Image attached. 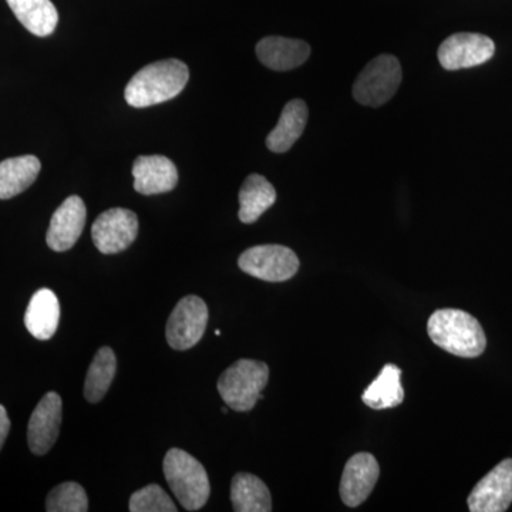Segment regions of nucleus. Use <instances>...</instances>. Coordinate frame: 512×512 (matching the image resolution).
Instances as JSON below:
<instances>
[{"instance_id": "1", "label": "nucleus", "mask_w": 512, "mask_h": 512, "mask_svg": "<svg viewBox=\"0 0 512 512\" xmlns=\"http://www.w3.org/2000/svg\"><path fill=\"white\" fill-rule=\"evenodd\" d=\"M190 79V70L181 60L151 63L134 74L127 84L126 101L131 107L144 109L177 97Z\"/></svg>"}, {"instance_id": "2", "label": "nucleus", "mask_w": 512, "mask_h": 512, "mask_svg": "<svg viewBox=\"0 0 512 512\" xmlns=\"http://www.w3.org/2000/svg\"><path fill=\"white\" fill-rule=\"evenodd\" d=\"M430 339L451 355L473 359L483 355L487 338L480 322L470 313L458 309H440L427 323Z\"/></svg>"}, {"instance_id": "3", "label": "nucleus", "mask_w": 512, "mask_h": 512, "mask_svg": "<svg viewBox=\"0 0 512 512\" xmlns=\"http://www.w3.org/2000/svg\"><path fill=\"white\" fill-rule=\"evenodd\" d=\"M163 470L165 480L184 510L198 511L207 504L210 478L197 458L180 448H171L165 454Z\"/></svg>"}, {"instance_id": "4", "label": "nucleus", "mask_w": 512, "mask_h": 512, "mask_svg": "<svg viewBox=\"0 0 512 512\" xmlns=\"http://www.w3.org/2000/svg\"><path fill=\"white\" fill-rule=\"evenodd\" d=\"M269 380V367L264 362L241 359L229 366L218 380V392L229 409L245 413L254 409Z\"/></svg>"}, {"instance_id": "5", "label": "nucleus", "mask_w": 512, "mask_h": 512, "mask_svg": "<svg viewBox=\"0 0 512 512\" xmlns=\"http://www.w3.org/2000/svg\"><path fill=\"white\" fill-rule=\"evenodd\" d=\"M402 77V66L396 57L377 56L357 76L353 97L363 106H383L399 90Z\"/></svg>"}, {"instance_id": "6", "label": "nucleus", "mask_w": 512, "mask_h": 512, "mask_svg": "<svg viewBox=\"0 0 512 512\" xmlns=\"http://www.w3.org/2000/svg\"><path fill=\"white\" fill-rule=\"evenodd\" d=\"M245 274L265 282H285L298 274L299 259L284 245H258L247 249L238 259Z\"/></svg>"}, {"instance_id": "7", "label": "nucleus", "mask_w": 512, "mask_h": 512, "mask_svg": "<svg viewBox=\"0 0 512 512\" xmlns=\"http://www.w3.org/2000/svg\"><path fill=\"white\" fill-rule=\"evenodd\" d=\"M208 323V308L198 296H185L175 306L168 318L167 336L168 345L174 350H188L194 348L204 336Z\"/></svg>"}, {"instance_id": "8", "label": "nucleus", "mask_w": 512, "mask_h": 512, "mask_svg": "<svg viewBox=\"0 0 512 512\" xmlns=\"http://www.w3.org/2000/svg\"><path fill=\"white\" fill-rule=\"evenodd\" d=\"M137 234V215L126 208H111L104 211L92 227L94 245L104 255L126 251L136 241Z\"/></svg>"}, {"instance_id": "9", "label": "nucleus", "mask_w": 512, "mask_h": 512, "mask_svg": "<svg viewBox=\"0 0 512 512\" xmlns=\"http://www.w3.org/2000/svg\"><path fill=\"white\" fill-rule=\"evenodd\" d=\"M494 53L495 45L490 37L480 33H456L441 43L437 55L443 69L454 72L487 63Z\"/></svg>"}, {"instance_id": "10", "label": "nucleus", "mask_w": 512, "mask_h": 512, "mask_svg": "<svg viewBox=\"0 0 512 512\" xmlns=\"http://www.w3.org/2000/svg\"><path fill=\"white\" fill-rule=\"evenodd\" d=\"M471 512H504L512 503V458L501 461L478 481L468 497Z\"/></svg>"}, {"instance_id": "11", "label": "nucleus", "mask_w": 512, "mask_h": 512, "mask_svg": "<svg viewBox=\"0 0 512 512\" xmlns=\"http://www.w3.org/2000/svg\"><path fill=\"white\" fill-rule=\"evenodd\" d=\"M62 397L56 392L47 393L30 416L28 444L36 456H45L59 439L62 426Z\"/></svg>"}, {"instance_id": "12", "label": "nucleus", "mask_w": 512, "mask_h": 512, "mask_svg": "<svg viewBox=\"0 0 512 512\" xmlns=\"http://www.w3.org/2000/svg\"><path fill=\"white\" fill-rule=\"evenodd\" d=\"M380 476L376 457L370 453H357L350 457L340 480V497L348 507L365 503Z\"/></svg>"}, {"instance_id": "13", "label": "nucleus", "mask_w": 512, "mask_h": 512, "mask_svg": "<svg viewBox=\"0 0 512 512\" xmlns=\"http://www.w3.org/2000/svg\"><path fill=\"white\" fill-rule=\"evenodd\" d=\"M86 205L77 195L66 198L57 208L47 229L46 242L56 252L72 249L86 225Z\"/></svg>"}, {"instance_id": "14", "label": "nucleus", "mask_w": 512, "mask_h": 512, "mask_svg": "<svg viewBox=\"0 0 512 512\" xmlns=\"http://www.w3.org/2000/svg\"><path fill=\"white\" fill-rule=\"evenodd\" d=\"M134 190L138 194L156 195L173 191L178 184V170L170 158L140 156L133 165Z\"/></svg>"}, {"instance_id": "15", "label": "nucleus", "mask_w": 512, "mask_h": 512, "mask_svg": "<svg viewBox=\"0 0 512 512\" xmlns=\"http://www.w3.org/2000/svg\"><path fill=\"white\" fill-rule=\"evenodd\" d=\"M256 56L268 69L288 72L302 66L309 59L311 46L303 40L269 36L256 45Z\"/></svg>"}, {"instance_id": "16", "label": "nucleus", "mask_w": 512, "mask_h": 512, "mask_svg": "<svg viewBox=\"0 0 512 512\" xmlns=\"http://www.w3.org/2000/svg\"><path fill=\"white\" fill-rule=\"evenodd\" d=\"M60 305L56 293L39 289L30 299L25 313V326L33 338L49 340L59 328Z\"/></svg>"}, {"instance_id": "17", "label": "nucleus", "mask_w": 512, "mask_h": 512, "mask_svg": "<svg viewBox=\"0 0 512 512\" xmlns=\"http://www.w3.org/2000/svg\"><path fill=\"white\" fill-rule=\"evenodd\" d=\"M308 106L303 100H292L282 110L278 124L266 137V146L274 153L282 154L291 150L301 138L308 123Z\"/></svg>"}, {"instance_id": "18", "label": "nucleus", "mask_w": 512, "mask_h": 512, "mask_svg": "<svg viewBox=\"0 0 512 512\" xmlns=\"http://www.w3.org/2000/svg\"><path fill=\"white\" fill-rule=\"evenodd\" d=\"M275 202L274 185L262 175L251 174L239 191V220L244 224H254Z\"/></svg>"}, {"instance_id": "19", "label": "nucleus", "mask_w": 512, "mask_h": 512, "mask_svg": "<svg viewBox=\"0 0 512 512\" xmlns=\"http://www.w3.org/2000/svg\"><path fill=\"white\" fill-rule=\"evenodd\" d=\"M39 158L23 156L0 163V200H10L28 190L40 173Z\"/></svg>"}, {"instance_id": "20", "label": "nucleus", "mask_w": 512, "mask_h": 512, "mask_svg": "<svg viewBox=\"0 0 512 512\" xmlns=\"http://www.w3.org/2000/svg\"><path fill=\"white\" fill-rule=\"evenodd\" d=\"M19 22L35 36L46 37L55 32L59 13L52 0H6Z\"/></svg>"}, {"instance_id": "21", "label": "nucleus", "mask_w": 512, "mask_h": 512, "mask_svg": "<svg viewBox=\"0 0 512 512\" xmlns=\"http://www.w3.org/2000/svg\"><path fill=\"white\" fill-rule=\"evenodd\" d=\"M402 370L396 365L383 366L380 375L370 383L362 394L363 403L370 409L386 410L399 406L404 400V390L400 382Z\"/></svg>"}, {"instance_id": "22", "label": "nucleus", "mask_w": 512, "mask_h": 512, "mask_svg": "<svg viewBox=\"0 0 512 512\" xmlns=\"http://www.w3.org/2000/svg\"><path fill=\"white\" fill-rule=\"evenodd\" d=\"M231 501L237 512L272 511V497L261 478L249 473H238L232 478Z\"/></svg>"}, {"instance_id": "23", "label": "nucleus", "mask_w": 512, "mask_h": 512, "mask_svg": "<svg viewBox=\"0 0 512 512\" xmlns=\"http://www.w3.org/2000/svg\"><path fill=\"white\" fill-rule=\"evenodd\" d=\"M117 359L113 349L100 348L94 356L92 365L87 372L86 382H84V397L87 402L99 403L109 392L114 376H116Z\"/></svg>"}, {"instance_id": "24", "label": "nucleus", "mask_w": 512, "mask_h": 512, "mask_svg": "<svg viewBox=\"0 0 512 512\" xmlns=\"http://www.w3.org/2000/svg\"><path fill=\"white\" fill-rule=\"evenodd\" d=\"M47 512H86L89 511V498L82 485L63 483L50 491L46 498Z\"/></svg>"}, {"instance_id": "25", "label": "nucleus", "mask_w": 512, "mask_h": 512, "mask_svg": "<svg viewBox=\"0 0 512 512\" xmlns=\"http://www.w3.org/2000/svg\"><path fill=\"white\" fill-rule=\"evenodd\" d=\"M128 510L131 512H175L178 511V508L160 485L150 484L131 495Z\"/></svg>"}, {"instance_id": "26", "label": "nucleus", "mask_w": 512, "mask_h": 512, "mask_svg": "<svg viewBox=\"0 0 512 512\" xmlns=\"http://www.w3.org/2000/svg\"><path fill=\"white\" fill-rule=\"evenodd\" d=\"M9 431L10 420L8 412H6L5 407L0 404V450H2L3 444H5L6 439H8Z\"/></svg>"}]
</instances>
